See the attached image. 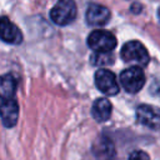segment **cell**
<instances>
[{"instance_id": "5b68a950", "label": "cell", "mask_w": 160, "mask_h": 160, "mask_svg": "<svg viewBox=\"0 0 160 160\" xmlns=\"http://www.w3.org/2000/svg\"><path fill=\"white\" fill-rule=\"evenodd\" d=\"M95 85L106 95H116L120 90L115 74L106 69H100L95 72Z\"/></svg>"}, {"instance_id": "8992f818", "label": "cell", "mask_w": 160, "mask_h": 160, "mask_svg": "<svg viewBox=\"0 0 160 160\" xmlns=\"http://www.w3.org/2000/svg\"><path fill=\"white\" fill-rule=\"evenodd\" d=\"M91 151L98 160H114L116 155L112 140L106 135H99L91 146Z\"/></svg>"}, {"instance_id": "3957f363", "label": "cell", "mask_w": 160, "mask_h": 160, "mask_svg": "<svg viewBox=\"0 0 160 160\" xmlns=\"http://www.w3.org/2000/svg\"><path fill=\"white\" fill-rule=\"evenodd\" d=\"M116 44V38L106 30H94L88 36V45L95 52H110Z\"/></svg>"}, {"instance_id": "4fadbf2b", "label": "cell", "mask_w": 160, "mask_h": 160, "mask_svg": "<svg viewBox=\"0 0 160 160\" xmlns=\"http://www.w3.org/2000/svg\"><path fill=\"white\" fill-rule=\"evenodd\" d=\"M91 62L94 65H105L112 62V56L109 52H95L91 56Z\"/></svg>"}, {"instance_id": "2e32d148", "label": "cell", "mask_w": 160, "mask_h": 160, "mask_svg": "<svg viewBox=\"0 0 160 160\" xmlns=\"http://www.w3.org/2000/svg\"><path fill=\"white\" fill-rule=\"evenodd\" d=\"M158 14H159V20H160V9H159V11H158Z\"/></svg>"}, {"instance_id": "8fae6325", "label": "cell", "mask_w": 160, "mask_h": 160, "mask_svg": "<svg viewBox=\"0 0 160 160\" xmlns=\"http://www.w3.org/2000/svg\"><path fill=\"white\" fill-rule=\"evenodd\" d=\"M91 114H92V118L98 122L106 121L110 118V115H111V102L106 98L96 99L95 102L92 104Z\"/></svg>"}, {"instance_id": "9c48e42d", "label": "cell", "mask_w": 160, "mask_h": 160, "mask_svg": "<svg viewBox=\"0 0 160 160\" xmlns=\"http://www.w3.org/2000/svg\"><path fill=\"white\" fill-rule=\"evenodd\" d=\"M19 116V105L15 98L1 100L0 102V118L2 120V124L6 128H12Z\"/></svg>"}, {"instance_id": "6da1fadb", "label": "cell", "mask_w": 160, "mask_h": 160, "mask_svg": "<svg viewBox=\"0 0 160 160\" xmlns=\"http://www.w3.org/2000/svg\"><path fill=\"white\" fill-rule=\"evenodd\" d=\"M121 59L125 62L134 64V66H146L150 56L146 48L139 41H128L121 49Z\"/></svg>"}, {"instance_id": "30bf717a", "label": "cell", "mask_w": 160, "mask_h": 160, "mask_svg": "<svg viewBox=\"0 0 160 160\" xmlns=\"http://www.w3.org/2000/svg\"><path fill=\"white\" fill-rule=\"evenodd\" d=\"M110 20V10L99 4H91L86 10V22L91 26H104Z\"/></svg>"}, {"instance_id": "ba28073f", "label": "cell", "mask_w": 160, "mask_h": 160, "mask_svg": "<svg viewBox=\"0 0 160 160\" xmlns=\"http://www.w3.org/2000/svg\"><path fill=\"white\" fill-rule=\"evenodd\" d=\"M0 39L8 44H20L22 41V34L20 29L10 21L9 18H0Z\"/></svg>"}, {"instance_id": "7c38bea8", "label": "cell", "mask_w": 160, "mask_h": 160, "mask_svg": "<svg viewBox=\"0 0 160 160\" xmlns=\"http://www.w3.org/2000/svg\"><path fill=\"white\" fill-rule=\"evenodd\" d=\"M16 81L11 74H5L0 76V99L8 100L15 98Z\"/></svg>"}, {"instance_id": "9a60e30c", "label": "cell", "mask_w": 160, "mask_h": 160, "mask_svg": "<svg viewBox=\"0 0 160 160\" xmlns=\"http://www.w3.org/2000/svg\"><path fill=\"white\" fill-rule=\"evenodd\" d=\"M150 92L155 96V98H159L160 99V79H156L152 81V84L150 85Z\"/></svg>"}, {"instance_id": "5bb4252c", "label": "cell", "mask_w": 160, "mask_h": 160, "mask_svg": "<svg viewBox=\"0 0 160 160\" xmlns=\"http://www.w3.org/2000/svg\"><path fill=\"white\" fill-rule=\"evenodd\" d=\"M128 160H150V156L142 150H136L129 155Z\"/></svg>"}, {"instance_id": "277c9868", "label": "cell", "mask_w": 160, "mask_h": 160, "mask_svg": "<svg viewBox=\"0 0 160 160\" xmlns=\"http://www.w3.org/2000/svg\"><path fill=\"white\" fill-rule=\"evenodd\" d=\"M120 84L130 94L140 91L145 84V74L140 66H131L120 74Z\"/></svg>"}, {"instance_id": "7a4b0ae2", "label": "cell", "mask_w": 160, "mask_h": 160, "mask_svg": "<svg viewBox=\"0 0 160 160\" xmlns=\"http://www.w3.org/2000/svg\"><path fill=\"white\" fill-rule=\"evenodd\" d=\"M76 18V4L74 0H58L50 11L52 22L60 26L69 25Z\"/></svg>"}, {"instance_id": "52a82bcc", "label": "cell", "mask_w": 160, "mask_h": 160, "mask_svg": "<svg viewBox=\"0 0 160 160\" xmlns=\"http://www.w3.org/2000/svg\"><path fill=\"white\" fill-rule=\"evenodd\" d=\"M136 119L141 125H144L149 129H152V130L160 129V111L151 105L142 104V105L138 106Z\"/></svg>"}]
</instances>
